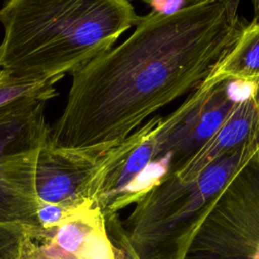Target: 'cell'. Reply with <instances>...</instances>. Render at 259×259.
<instances>
[{
  "label": "cell",
  "mask_w": 259,
  "mask_h": 259,
  "mask_svg": "<svg viewBox=\"0 0 259 259\" xmlns=\"http://www.w3.org/2000/svg\"><path fill=\"white\" fill-rule=\"evenodd\" d=\"M239 1L195 0L171 15L150 11L119 45L72 75L67 102L51 127L58 150L97 158L145 120L195 90L236 41Z\"/></svg>",
  "instance_id": "6da1fadb"
},
{
  "label": "cell",
  "mask_w": 259,
  "mask_h": 259,
  "mask_svg": "<svg viewBox=\"0 0 259 259\" xmlns=\"http://www.w3.org/2000/svg\"><path fill=\"white\" fill-rule=\"evenodd\" d=\"M141 16L127 0H10L0 7V69L62 79L113 48Z\"/></svg>",
  "instance_id": "7a4b0ae2"
},
{
  "label": "cell",
  "mask_w": 259,
  "mask_h": 259,
  "mask_svg": "<svg viewBox=\"0 0 259 259\" xmlns=\"http://www.w3.org/2000/svg\"><path fill=\"white\" fill-rule=\"evenodd\" d=\"M258 152L256 140L220 157L193 180L164 176L121 222L138 259H186L195 234L223 191Z\"/></svg>",
  "instance_id": "3957f363"
},
{
  "label": "cell",
  "mask_w": 259,
  "mask_h": 259,
  "mask_svg": "<svg viewBox=\"0 0 259 259\" xmlns=\"http://www.w3.org/2000/svg\"><path fill=\"white\" fill-rule=\"evenodd\" d=\"M44 97H27L0 108V224L39 229L35 174L50 135Z\"/></svg>",
  "instance_id": "277c9868"
},
{
  "label": "cell",
  "mask_w": 259,
  "mask_h": 259,
  "mask_svg": "<svg viewBox=\"0 0 259 259\" xmlns=\"http://www.w3.org/2000/svg\"><path fill=\"white\" fill-rule=\"evenodd\" d=\"M186 259H259V152L223 191Z\"/></svg>",
  "instance_id": "5b68a950"
},
{
  "label": "cell",
  "mask_w": 259,
  "mask_h": 259,
  "mask_svg": "<svg viewBox=\"0 0 259 259\" xmlns=\"http://www.w3.org/2000/svg\"><path fill=\"white\" fill-rule=\"evenodd\" d=\"M162 118L154 115L120 144L98 157L88 199L100 209L105 221L137 203L167 174L168 161H155Z\"/></svg>",
  "instance_id": "8992f818"
},
{
  "label": "cell",
  "mask_w": 259,
  "mask_h": 259,
  "mask_svg": "<svg viewBox=\"0 0 259 259\" xmlns=\"http://www.w3.org/2000/svg\"><path fill=\"white\" fill-rule=\"evenodd\" d=\"M244 82L225 80L200 84L169 115L162 118L157 135L155 161L167 160L165 176L178 173L221 128L237 103Z\"/></svg>",
  "instance_id": "52a82bcc"
},
{
  "label": "cell",
  "mask_w": 259,
  "mask_h": 259,
  "mask_svg": "<svg viewBox=\"0 0 259 259\" xmlns=\"http://www.w3.org/2000/svg\"><path fill=\"white\" fill-rule=\"evenodd\" d=\"M97 163L98 157L90 158L55 149L48 137L40 148L36 166L38 201L68 208L93 204L88 199V188Z\"/></svg>",
  "instance_id": "ba28073f"
},
{
  "label": "cell",
  "mask_w": 259,
  "mask_h": 259,
  "mask_svg": "<svg viewBox=\"0 0 259 259\" xmlns=\"http://www.w3.org/2000/svg\"><path fill=\"white\" fill-rule=\"evenodd\" d=\"M32 239L50 243L74 259H121L102 212L93 204L81 207L56 228L35 230Z\"/></svg>",
  "instance_id": "9c48e42d"
},
{
  "label": "cell",
  "mask_w": 259,
  "mask_h": 259,
  "mask_svg": "<svg viewBox=\"0 0 259 259\" xmlns=\"http://www.w3.org/2000/svg\"><path fill=\"white\" fill-rule=\"evenodd\" d=\"M259 140V81L241 99L221 128L200 152L176 175L182 181L196 178L208 165L227 153Z\"/></svg>",
  "instance_id": "30bf717a"
},
{
  "label": "cell",
  "mask_w": 259,
  "mask_h": 259,
  "mask_svg": "<svg viewBox=\"0 0 259 259\" xmlns=\"http://www.w3.org/2000/svg\"><path fill=\"white\" fill-rule=\"evenodd\" d=\"M225 80L259 81V13L244 24L232 48L201 84Z\"/></svg>",
  "instance_id": "8fae6325"
},
{
  "label": "cell",
  "mask_w": 259,
  "mask_h": 259,
  "mask_svg": "<svg viewBox=\"0 0 259 259\" xmlns=\"http://www.w3.org/2000/svg\"><path fill=\"white\" fill-rule=\"evenodd\" d=\"M60 80L26 79L0 69V108L27 97H44L51 100L57 95L55 84Z\"/></svg>",
  "instance_id": "7c38bea8"
},
{
  "label": "cell",
  "mask_w": 259,
  "mask_h": 259,
  "mask_svg": "<svg viewBox=\"0 0 259 259\" xmlns=\"http://www.w3.org/2000/svg\"><path fill=\"white\" fill-rule=\"evenodd\" d=\"M32 230L19 225L0 224V259H21L23 247Z\"/></svg>",
  "instance_id": "4fadbf2b"
},
{
  "label": "cell",
  "mask_w": 259,
  "mask_h": 259,
  "mask_svg": "<svg viewBox=\"0 0 259 259\" xmlns=\"http://www.w3.org/2000/svg\"><path fill=\"white\" fill-rule=\"evenodd\" d=\"M81 207H83V206H81ZM81 207L68 208V207H65V206H62L59 204L39 202L38 207H37V220H38V224H39L38 230L48 231V230L58 227L63 222H65L67 219L72 217Z\"/></svg>",
  "instance_id": "5bb4252c"
},
{
  "label": "cell",
  "mask_w": 259,
  "mask_h": 259,
  "mask_svg": "<svg viewBox=\"0 0 259 259\" xmlns=\"http://www.w3.org/2000/svg\"><path fill=\"white\" fill-rule=\"evenodd\" d=\"M106 226L111 240L121 251V259H138L125 240L122 231V225L118 220V217H114L106 221Z\"/></svg>",
  "instance_id": "9a60e30c"
},
{
  "label": "cell",
  "mask_w": 259,
  "mask_h": 259,
  "mask_svg": "<svg viewBox=\"0 0 259 259\" xmlns=\"http://www.w3.org/2000/svg\"><path fill=\"white\" fill-rule=\"evenodd\" d=\"M195 0H153L148 4L151 7V11L162 14L171 15L193 4Z\"/></svg>",
  "instance_id": "2e32d148"
},
{
  "label": "cell",
  "mask_w": 259,
  "mask_h": 259,
  "mask_svg": "<svg viewBox=\"0 0 259 259\" xmlns=\"http://www.w3.org/2000/svg\"><path fill=\"white\" fill-rule=\"evenodd\" d=\"M32 251L35 259H74L72 256L64 253L54 245L47 242L37 244L33 240Z\"/></svg>",
  "instance_id": "e0dca14e"
},
{
  "label": "cell",
  "mask_w": 259,
  "mask_h": 259,
  "mask_svg": "<svg viewBox=\"0 0 259 259\" xmlns=\"http://www.w3.org/2000/svg\"><path fill=\"white\" fill-rule=\"evenodd\" d=\"M32 246H33V239L29 238L27 242L25 243L22 254H21V259H35L33 256V251H32Z\"/></svg>",
  "instance_id": "ac0fdd59"
}]
</instances>
